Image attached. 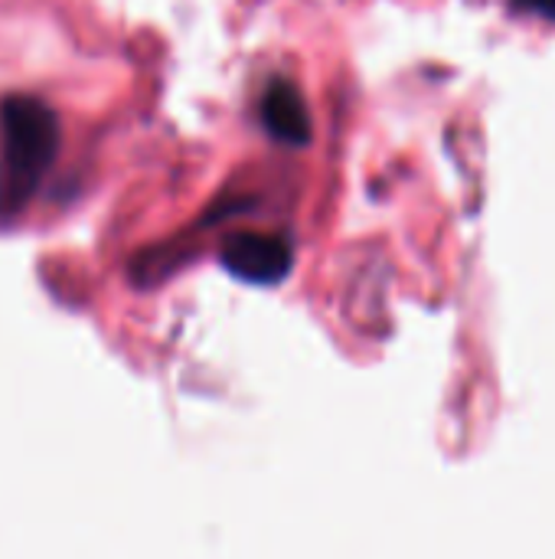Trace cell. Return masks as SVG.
Returning a JSON list of instances; mask_svg holds the SVG:
<instances>
[{
	"mask_svg": "<svg viewBox=\"0 0 555 559\" xmlns=\"http://www.w3.org/2000/svg\"><path fill=\"white\" fill-rule=\"evenodd\" d=\"M517 10H530V13H540L546 20H555V0H514Z\"/></svg>",
	"mask_w": 555,
	"mask_h": 559,
	"instance_id": "4",
	"label": "cell"
},
{
	"mask_svg": "<svg viewBox=\"0 0 555 559\" xmlns=\"http://www.w3.org/2000/svg\"><path fill=\"white\" fill-rule=\"evenodd\" d=\"M59 151L56 111L33 95L0 105V216H16L36 197Z\"/></svg>",
	"mask_w": 555,
	"mask_h": 559,
	"instance_id": "1",
	"label": "cell"
},
{
	"mask_svg": "<svg viewBox=\"0 0 555 559\" xmlns=\"http://www.w3.org/2000/svg\"><path fill=\"white\" fill-rule=\"evenodd\" d=\"M222 265L252 285H278L291 272V242L278 233H236L222 242Z\"/></svg>",
	"mask_w": 555,
	"mask_h": 559,
	"instance_id": "2",
	"label": "cell"
},
{
	"mask_svg": "<svg viewBox=\"0 0 555 559\" xmlns=\"http://www.w3.org/2000/svg\"><path fill=\"white\" fill-rule=\"evenodd\" d=\"M262 124L265 131L291 147H301L311 141V111L304 105V95L288 79H272L262 95Z\"/></svg>",
	"mask_w": 555,
	"mask_h": 559,
	"instance_id": "3",
	"label": "cell"
}]
</instances>
